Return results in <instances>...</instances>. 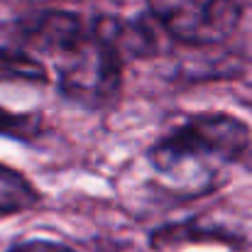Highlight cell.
Masks as SVG:
<instances>
[{
	"instance_id": "1",
	"label": "cell",
	"mask_w": 252,
	"mask_h": 252,
	"mask_svg": "<svg viewBox=\"0 0 252 252\" xmlns=\"http://www.w3.org/2000/svg\"><path fill=\"white\" fill-rule=\"evenodd\" d=\"M25 44L47 57L57 71L59 91L86 108L110 103L123 81V59L79 15L44 12L25 25Z\"/></svg>"
},
{
	"instance_id": "2",
	"label": "cell",
	"mask_w": 252,
	"mask_h": 252,
	"mask_svg": "<svg viewBox=\"0 0 252 252\" xmlns=\"http://www.w3.org/2000/svg\"><path fill=\"white\" fill-rule=\"evenodd\" d=\"M250 145V130L233 115L203 113L164 135L147 155L155 174L179 196L213 191L225 164L238 162Z\"/></svg>"
},
{
	"instance_id": "3",
	"label": "cell",
	"mask_w": 252,
	"mask_h": 252,
	"mask_svg": "<svg viewBox=\"0 0 252 252\" xmlns=\"http://www.w3.org/2000/svg\"><path fill=\"white\" fill-rule=\"evenodd\" d=\"M44 88L47 71L34 57L0 49V135L32 140L42 130L39 95Z\"/></svg>"
},
{
	"instance_id": "4",
	"label": "cell",
	"mask_w": 252,
	"mask_h": 252,
	"mask_svg": "<svg viewBox=\"0 0 252 252\" xmlns=\"http://www.w3.org/2000/svg\"><path fill=\"white\" fill-rule=\"evenodd\" d=\"M152 17L184 44H218L240 22L235 0H147Z\"/></svg>"
},
{
	"instance_id": "5",
	"label": "cell",
	"mask_w": 252,
	"mask_h": 252,
	"mask_svg": "<svg viewBox=\"0 0 252 252\" xmlns=\"http://www.w3.org/2000/svg\"><path fill=\"white\" fill-rule=\"evenodd\" d=\"M95 34L113 47V52L120 59L127 57H150L157 52V39L152 27L142 20H127V17H98L93 22Z\"/></svg>"
},
{
	"instance_id": "6",
	"label": "cell",
	"mask_w": 252,
	"mask_h": 252,
	"mask_svg": "<svg viewBox=\"0 0 252 252\" xmlns=\"http://www.w3.org/2000/svg\"><path fill=\"white\" fill-rule=\"evenodd\" d=\"M39 201L34 186L15 169L0 164V216L27 211Z\"/></svg>"
},
{
	"instance_id": "7",
	"label": "cell",
	"mask_w": 252,
	"mask_h": 252,
	"mask_svg": "<svg viewBox=\"0 0 252 252\" xmlns=\"http://www.w3.org/2000/svg\"><path fill=\"white\" fill-rule=\"evenodd\" d=\"M10 252H74L66 245H59V243H47V240H30V243H22L17 248H12Z\"/></svg>"
}]
</instances>
